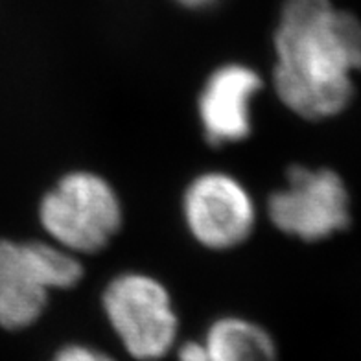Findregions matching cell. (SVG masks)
<instances>
[{"instance_id":"8992f818","label":"cell","mask_w":361,"mask_h":361,"mask_svg":"<svg viewBox=\"0 0 361 361\" xmlns=\"http://www.w3.org/2000/svg\"><path fill=\"white\" fill-rule=\"evenodd\" d=\"M262 89L257 71L243 63H227L204 81L197 113L207 142L212 146L242 142L251 135L252 98Z\"/></svg>"},{"instance_id":"30bf717a","label":"cell","mask_w":361,"mask_h":361,"mask_svg":"<svg viewBox=\"0 0 361 361\" xmlns=\"http://www.w3.org/2000/svg\"><path fill=\"white\" fill-rule=\"evenodd\" d=\"M176 2L183 6V8H188V10H207V8L214 6L219 0H176Z\"/></svg>"},{"instance_id":"9c48e42d","label":"cell","mask_w":361,"mask_h":361,"mask_svg":"<svg viewBox=\"0 0 361 361\" xmlns=\"http://www.w3.org/2000/svg\"><path fill=\"white\" fill-rule=\"evenodd\" d=\"M52 361H114L113 357L107 356L105 352L92 348L89 345H80V343H72L63 347L61 350L56 352Z\"/></svg>"},{"instance_id":"6da1fadb","label":"cell","mask_w":361,"mask_h":361,"mask_svg":"<svg viewBox=\"0 0 361 361\" xmlns=\"http://www.w3.org/2000/svg\"><path fill=\"white\" fill-rule=\"evenodd\" d=\"M275 89L302 118L341 113L361 68V23L330 0H286L275 30Z\"/></svg>"},{"instance_id":"5b68a950","label":"cell","mask_w":361,"mask_h":361,"mask_svg":"<svg viewBox=\"0 0 361 361\" xmlns=\"http://www.w3.org/2000/svg\"><path fill=\"white\" fill-rule=\"evenodd\" d=\"M183 216L188 233L200 245L227 251L251 236L257 207L242 180L225 171H207L186 186Z\"/></svg>"},{"instance_id":"52a82bcc","label":"cell","mask_w":361,"mask_h":361,"mask_svg":"<svg viewBox=\"0 0 361 361\" xmlns=\"http://www.w3.org/2000/svg\"><path fill=\"white\" fill-rule=\"evenodd\" d=\"M48 290L39 275L28 242L0 240V326H32L48 302Z\"/></svg>"},{"instance_id":"277c9868","label":"cell","mask_w":361,"mask_h":361,"mask_svg":"<svg viewBox=\"0 0 361 361\" xmlns=\"http://www.w3.org/2000/svg\"><path fill=\"white\" fill-rule=\"evenodd\" d=\"M267 214L281 233L302 242H319L350 224L348 192L332 170L293 166L286 186L269 195Z\"/></svg>"},{"instance_id":"ba28073f","label":"cell","mask_w":361,"mask_h":361,"mask_svg":"<svg viewBox=\"0 0 361 361\" xmlns=\"http://www.w3.org/2000/svg\"><path fill=\"white\" fill-rule=\"evenodd\" d=\"M203 345L209 361H276L273 338L260 324L242 317L214 321Z\"/></svg>"},{"instance_id":"7a4b0ae2","label":"cell","mask_w":361,"mask_h":361,"mask_svg":"<svg viewBox=\"0 0 361 361\" xmlns=\"http://www.w3.org/2000/svg\"><path fill=\"white\" fill-rule=\"evenodd\" d=\"M39 221L52 242L71 252H96L118 233L122 201L109 180L94 171L63 176L39 203Z\"/></svg>"},{"instance_id":"3957f363","label":"cell","mask_w":361,"mask_h":361,"mask_svg":"<svg viewBox=\"0 0 361 361\" xmlns=\"http://www.w3.org/2000/svg\"><path fill=\"white\" fill-rule=\"evenodd\" d=\"M105 317L126 350L140 361L161 360L177 338L170 291L144 273L114 276L102 295Z\"/></svg>"}]
</instances>
